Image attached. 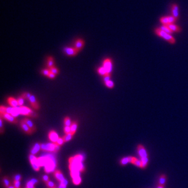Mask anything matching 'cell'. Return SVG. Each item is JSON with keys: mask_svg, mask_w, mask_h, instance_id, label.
I'll return each instance as SVG.
<instances>
[{"mask_svg": "<svg viewBox=\"0 0 188 188\" xmlns=\"http://www.w3.org/2000/svg\"><path fill=\"white\" fill-rule=\"evenodd\" d=\"M155 34H157V36L163 38V39L165 40L166 41H167V42H169L170 44H175V43L176 42V40L174 39V37L172 36V34L170 33H168L166 32L163 31V30L161 29L160 28H157L155 29Z\"/></svg>", "mask_w": 188, "mask_h": 188, "instance_id": "cell-1", "label": "cell"}, {"mask_svg": "<svg viewBox=\"0 0 188 188\" xmlns=\"http://www.w3.org/2000/svg\"><path fill=\"white\" fill-rule=\"evenodd\" d=\"M177 20L173 16H164L160 18V23L162 25H169L170 24H174L176 22Z\"/></svg>", "mask_w": 188, "mask_h": 188, "instance_id": "cell-2", "label": "cell"}, {"mask_svg": "<svg viewBox=\"0 0 188 188\" xmlns=\"http://www.w3.org/2000/svg\"><path fill=\"white\" fill-rule=\"evenodd\" d=\"M19 113L20 114H24V115L28 116L30 117H35L37 116V114L36 113L33 112L30 108H27L26 107H20L19 108Z\"/></svg>", "mask_w": 188, "mask_h": 188, "instance_id": "cell-3", "label": "cell"}, {"mask_svg": "<svg viewBox=\"0 0 188 188\" xmlns=\"http://www.w3.org/2000/svg\"><path fill=\"white\" fill-rule=\"evenodd\" d=\"M29 160L33 169L36 171H39L40 166L39 164V163H38V158H37L34 155L30 154L29 155Z\"/></svg>", "mask_w": 188, "mask_h": 188, "instance_id": "cell-4", "label": "cell"}, {"mask_svg": "<svg viewBox=\"0 0 188 188\" xmlns=\"http://www.w3.org/2000/svg\"><path fill=\"white\" fill-rule=\"evenodd\" d=\"M57 144L55 143L53 144H41V149L43 150L52 151V152H56V148Z\"/></svg>", "mask_w": 188, "mask_h": 188, "instance_id": "cell-5", "label": "cell"}, {"mask_svg": "<svg viewBox=\"0 0 188 188\" xmlns=\"http://www.w3.org/2000/svg\"><path fill=\"white\" fill-rule=\"evenodd\" d=\"M171 15L177 20L179 18V6L177 5V4H173L171 6Z\"/></svg>", "mask_w": 188, "mask_h": 188, "instance_id": "cell-6", "label": "cell"}, {"mask_svg": "<svg viewBox=\"0 0 188 188\" xmlns=\"http://www.w3.org/2000/svg\"><path fill=\"white\" fill-rule=\"evenodd\" d=\"M103 66H104L107 70V74H110L112 71V62L111 59H107L104 61Z\"/></svg>", "mask_w": 188, "mask_h": 188, "instance_id": "cell-7", "label": "cell"}, {"mask_svg": "<svg viewBox=\"0 0 188 188\" xmlns=\"http://www.w3.org/2000/svg\"><path fill=\"white\" fill-rule=\"evenodd\" d=\"M80 51L77 49L76 48H65L64 49V52L68 56H76Z\"/></svg>", "mask_w": 188, "mask_h": 188, "instance_id": "cell-8", "label": "cell"}, {"mask_svg": "<svg viewBox=\"0 0 188 188\" xmlns=\"http://www.w3.org/2000/svg\"><path fill=\"white\" fill-rule=\"evenodd\" d=\"M1 117H2V118L3 117L4 119L8 121L9 122L13 124H17L18 123L17 120L15 118V117L10 114L5 113L4 114H1Z\"/></svg>", "mask_w": 188, "mask_h": 188, "instance_id": "cell-9", "label": "cell"}, {"mask_svg": "<svg viewBox=\"0 0 188 188\" xmlns=\"http://www.w3.org/2000/svg\"><path fill=\"white\" fill-rule=\"evenodd\" d=\"M48 137L50 141H51V142H53V143L55 144L57 143V140H59V138L58 134L54 130L50 131V132L48 134Z\"/></svg>", "mask_w": 188, "mask_h": 188, "instance_id": "cell-10", "label": "cell"}, {"mask_svg": "<svg viewBox=\"0 0 188 188\" xmlns=\"http://www.w3.org/2000/svg\"><path fill=\"white\" fill-rule=\"evenodd\" d=\"M138 150L139 155L141 158H146L147 157V153L146 149H144L143 145H139L138 146Z\"/></svg>", "mask_w": 188, "mask_h": 188, "instance_id": "cell-11", "label": "cell"}, {"mask_svg": "<svg viewBox=\"0 0 188 188\" xmlns=\"http://www.w3.org/2000/svg\"><path fill=\"white\" fill-rule=\"evenodd\" d=\"M29 101L30 102V104H31L32 107L34 108V109L36 110H39L40 108V107H39V104H38V102H37V100H36V97H35L33 95H31V96H30L29 100Z\"/></svg>", "mask_w": 188, "mask_h": 188, "instance_id": "cell-12", "label": "cell"}, {"mask_svg": "<svg viewBox=\"0 0 188 188\" xmlns=\"http://www.w3.org/2000/svg\"><path fill=\"white\" fill-rule=\"evenodd\" d=\"M21 127L23 128V130L24 131V132L28 134H32L33 131H32V130L27 126V125L22 120V121L21 122Z\"/></svg>", "mask_w": 188, "mask_h": 188, "instance_id": "cell-13", "label": "cell"}, {"mask_svg": "<svg viewBox=\"0 0 188 188\" xmlns=\"http://www.w3.org/2000/svg\"><path fill=\"white\" fill-rule=\"evenodd\" d=\"M23 121L24 123L26 124L27 125V126H28L32 130V131L33 132H35V131H36L37 129H36V126H35L34 124L32 123V121H30V119H27V118L24 119Z\"/></svg>", "mask_w": 188, "mask_h": 188, "instance_id": "cell-14", "label": "cell"}, {"mask_svg": "<svg viewBox=\"0 0 188 188\" xmlns=\"http://www.w3.org/2000/svg\"><path fill=\"white\" fill-rule=\"evenodd\" d=\"M54 175L55 177L56 178L58 181H59L60 182H62V181H63L65 180V178H64L63 175L62 173L60 170H56L54 171Z\"/></svg>", "mask_w": 188, "mask_h": 188, "instance_id": "cell-15", "label": "cell"}, {"mask_svg": "<svg viewBox=\"0 0 188 188\" xmlns=\"http://www.w3.org/2000/svg\"><path fill=\"white\" fill-rule=\"evenodd\" d=\"M167 26L169 27V28L170 29V30H172L173 32L178 33V32H180L181 31V27H180L179 26L175 24V23L170 24H169V25H167Z\"/></svg>", "mask_w": 188, "mask_h": 188, "instance_id": "cell-16", "label": "cell"}, {"mask_svg": "<svg viewBox=\"0 0 188 188\" xmlns=\"http://www.w3.org/2000/svg\"><path fill=\"white\" fill-rule=\"evenodd\" d=\"M7 102H8V104L10 106L12 107V108H16L17 106L18 105V103L17 100L15 99L13 97H9L7 99Z\"/></svg>", "mask_w": 188, "mask_h": 188, "instance_id": "cell-17", "label": "cell"}, {"mask_svg": "<svg viewBox=\"0 0 188 188\" xmlns=\"http://www.w3.org/2000/svg\"><path fill=\"white\" fill-rule=\"evenodd\" d=\"M84 45V41L81 39H78L76 42V44H75V48L79 51H80L82 48H83Z\"/></svg>", "mask_w": 188, "mask_h": 188, "instance_id": "cell-18", "label": "cell"}, {"mask_svg": "<svg viewBox=\"0 0 188 188\" xmlns=\"http://www.w3.org/2000/svg\"><path fill=\"white\" fill-rule=\"evenodd\" d=\"M131 163H132V164L136 165V166H138V167H140L144 168V166H143V163H142L141 161V160H138L137 158H134V157H133V160H132V161H131Z\"/></svg>", "mask_w": 188, "mask_h": 188, "instance_id": "cell-19", "label": "cell"}, {"mask_svg": "<svg viewBox=\"0 0 188 188\" xmlns=\"http://www.w3.org/2000/svg\"><path fill=\"white\" fill-rule=\"evenodd\" d=\"M40 149H41V145L39 143L36 144L35 146H33V147L32 148V149L31 154H32V155H36V154H37L38 152H39V151L40 150Z\"/></svg>", "mask_w": 188, "mask_h": 188, "instance_id": "cell-20", "label": "cell"}, {"mask_svg": "<svg viewBox=\"0 0 188 188\" xmlns=\"http://www.w3.org/2000/svg\"><path fill=\"white\" fill-rule=\"evenodd\" d=\"M77 128V123L76 121H74L71 125V133L74 135L76 133Z\"/></svg>", "mask_w": 188, "mask_h": 188, "instance_id": "cell-21", "label": "cell"}, {"mask_svg": "<svg viewBox=\"0 0 188 188\" xmlns=\"http://www.w3.org/2000/svg\"><path fill=\"white\" fill-rule=\"evenodd\" d=\"M160 29L163 30V31L166 32H167L168 33H170V34L172 35V33H174L173 32L170 30V29L169 28V27L167 25H162L160 27Z\"/></svg>", "mask_w": 188, "mask_h": 188, "instance_id": "cell-22", "label": "cell"}, {"mask_svg": "<svg viewBox=\"0 0 188 188\" xmlns=\"http://www.w3.org/2000/svg\"><path fill=\"white\" fill-rule=\"evenodd\" d=\"M3 183L4 186H5L6 188H7L10 185V182L9 181V178L7 177H4L3 178Z\"/></svg>", "mask_w": 188, "mask_h": 188, "instance_id": "cell-23", "label": "cell"}, {"mask_svg": "<svg viewBox=\"0 0 188 188\" xmlns=\"http://www.w3.org/2000/svg\"><path fill=\"white\" fill-rule=\"evenodd\" d=\"M47 65H48V68H51L52 67L54 66V60H53V58L52 57H48V62H47Z\"/></svg>", "mask_w": 188, "mask_h": 188, "instance_id": "cell-24", "label": "cell"}, {"mask_svg": "<svg viewBox=\"0 0 188 188\" xmlns=\"http://www.w3.org/2000/svg\"><path fill=\"white\" fill-rule=\"evenodd\" d=\"M98 73L101 76H104L107 74V70L104 66H100L98 69Z\"/></svg>", "mask_w": 188, "mask_h": 188, "instance_id": "cell-25", "label": "cell"}, {"mask_svg": "<svg viewBox=\"0 0 188 188\" xmlns=\"http://www.w3.org/2000/svg\"><path fill=\"white\" fill-rule=\"evenodd\" d=\"M73 134H72L71 133H70L65 134V135L63 137V138L64 141H65V142H68L69 141L71 140V139L73 138Z\"/></svg>", "mask_w": 188, "mask_h": 188, "instance_id": "cell-26", "label": "cell"}, {"mask_svg": "<svg viewBox=\"0 0 188 188\" xmlns=\"http://www.w3.org/2000/svg\"><path fill=\"white\" fill-rule=\"evenodd\" d=\"M64 124H65V126H70L71 127V125L72 124L71 123V121L70 119V118L69 117H66L64 119Z\"/></svg>", "mask_w": 188, "mask_h": 188, "instance_id": "cell-27", "label": "cell"}, {"mask_svg": "<svg viewBox=\"0 0 188 188\" xmlns=\"http://www.w3.org/2000/svg\"><path fill=\"white\" fill-rule=\"evenodd\" d=\"M73 182L74 184H76V185H79V184L81 183L80 177H76V178H73Z\"/></svg>", "mask_w": 188, "mask_h": 188, "instance_id": "cell-28", "label": "cell"}, {"mask_svg": "<svg viewBox=\"0 0 188 188\" xmlns=\"http://www.w3.org/2000/svg\"><path fill=\"white\" fill-rule=\"evenodd\" d=\"M67 184H68V181H67L65 179L62 182H60L59 188H66Z\"/></svg>", "mask_w": 188, "mask_h": 188, "instance_id": "cell-29", "label": "cell"}, {"mask_svg": "<svg viewBox=\"0 0 188 188\" xmlns=\"http://www.w3.org/2000/svg\"><path fill=\"white\" fill-rule=\"evenodd\" d=\"M105 85H106V87H107L108 88H113V87H114L113 82L111 80H109V81H107V82H105Z\"/></svg>", "mask_w": 188, "mask_h": 188, "instance_id": "cell-30", "label": "cell"}, {"mask_svg": "<svg viewBox=\"0 0 188 188\" xmlns=\"http://www.w3.org/2000/svg\"><path fill=\"white\" fill-rule=\"evenodd\" d=\"M166 182V177L164 175H163L160 177V181H159V184H161V185H164Z\"/></svg>", "mask_w": 188, "mask_h": 188, "instance_id": "cell-31", "label": "cell"}, {"mask_svg": "<svg viewBox=\"0 0 188 188\" xmlns=\"http://www.w3.org/2000/svg\"><path fill=\"white\" fill-rule=\"evenodd\" d=\"M17 101H18V105H19V106H20V107H22L23 105V104H24V98L23 97H22V96H20V97L18 99Z\"/></svg>", "mask_w": 188, "mask_h": 188, "instance_id": "cell-32", "label": "cell"}, {"mask_svg": "<svg viewBox=\"0 0 188 188\" xmlns=\"http://www.w3.org/2000/svg\"><path fill=\"white\" fill-rule=\"evenodd\" d=\"M49 70L51 71V72H52L53 73H54V74H59V70H58V69L57 68H56V67L53 66L52 67V68H49Z\"/></svg>", "mask_w": 188, "mask_h": 188, "instance_id": "cell-33", "label": "cell"}, {"mask_svg": "<svg viewBox=\"0 0 188 188\" xmlns=\"http://www.w3.org/2000/svg\"><path fill=\"white\" fill-rule=\"evenodd\" d=\"M64 143H65V141H64L63 138H59V140H57V143H56V144H57L58 146H61Z\"/></svg>", "mask_w": 188, "mask_h": 188, "instance_id": "cell-34", "label": "cell"}, {"mask_svg": "<svg viewBox=\"0 0 188 188\" xmlns=\"http://www.w3.org/2000/svg\"><path fill=\"white\" fill-rule=\"evenodd\" d=\"M128 163H130L129 158H128V157H126V158H123V160H121V164L122 165H125Z\"/></svg>", "mask_w": 188, "mask_h": 188, "instance_id": "cell-35", "label": "cell"}, {"mask_svg": "<svg viewBox=\"0 0 188 188\" xmlns=\"http://www.w3.org/2000/svg\"><path fill=\"white\" fill-rule=\"evenodd\" d=\"M46 184L47 187H49V188H53L54 187H55V186H56L54 183H53L52 181H50V180L48 181V182H47L46 183Z\"/></svg>", "mask_w": 188, "mask_h": 188, "instance_id": "cell-36", "label": "cell"}, {"mask_svg": "<svg viewBox=\"0 0 188 188\" xmlns=\"http://www.w3.org/2000/svg\"><path fill=\"white\" fill-rule=\"evenodd\" d=\"M21 96H22V97H23L24 99H27V100H29L30 96H31V94H30L29 93H24L22 94V95H21Z\"/></svg>", "mask_w": 188, "mask_h": 188, "instance_id": "cell-37", "label": "cell"}, {"mask_svg": "<svg viewBox=\"0 0 188 188\" xmlns=\"http://www.w3.org/2000/svg\"><path fill=\"white\" fill-rule=\"evenodd\" d=\"M141 161L142 163H143V164L144 166V167L148 163L147 157H146V158H141Z\"/></svg>", "mask_w": 188, "mask_h": 188, "instance_id": "cell-38", "label": "cell"}, {"mask_svg": "<svg viewBox=\"0 0 188 188\" xmlns=\"http://www.w3.org/2000/svg\"><path fill=\"white\" fill-rule=\"evenodd\" d=\"M21 175L20 174H16L13 177V181H20L21 180Z\"/></svg>", "mask_w": 188, "mask_h": 188, "instance_id": "cell-39", "label": "cell"}, {"mask_svg": "<svg viewBox=\"0 0 188 188\" xmlns=\"http://www.w3.org/2000/svg\"><path fill=\"white\" fill-rule=\"evenodd\" d=\"M42 73L43 75H45V76H48V77L49 74L50 73V70H48V69H45V70H42Z\"/></svg>", "mask_w": 188, "mask_h": 188, "instance_id": "cell-40", "label": "cell"}, {"mask_svg": "<svg viewBox=\"0 0 188 188\" xmlns=\"http://www.w3.org/2000/svg\"><path fill=\"white\" fill-rule=\"evenodd\" d=\"M110 77H111L110 74H106L104 76V81L105 82H107V81L110 80Z\"/></svg>", "mask_w": 188, "mask_h": 188, "instance_id": "cell-41", "label": "cell"}, {"mask_svg": "<svg viewBox=\"0 0 188 188\" xmlns=\"http://www.w3.org/2000/svg\"><path fill=\"white\" fill-rule=\"evenodd\" d=\"M64 131H65L66 134L70 133H71V127L65 126V128H64Z\"/></svg>", "mask_w": 188, "mask_h": 188, "instance_id": "cell-42", "label": "cell"}, {"mask_svg": "<svg viewBox=\"0 0 188 188\" xmlns=\"http://www.w3.org/2000/svg\"><path fill=\"white\" fill-rule=\"evenodd\" d=\"M0 132L1 134L3 133L4 132V128H3V118L1 117V119H0Z\"/></svg>", "mask_w": 188, "mask_h": 188, "instance_id": "cell-43", "label": "cell"}, {"mask_svg": "<svg viewBox=\"0 0 188 188\" xmlns=\"http://www.w3.org/2000/svg\"><path fill=\"white\" fill-rule=\"evenodd\" d=\"M0 113H1V114L6 113V107L4 106H1V107H0Z\"/></svg>", "mask_w": 188, "mask_h": 188, "instance_id": "cell-44", "label": "cell"}, {"mask_svg": "<svg viewBox=\"0 0 188 188\" xmlns=\"http://www.w3.org/2000/svg\"><path fill=\"white\" fill-rule=\"evenodd\" d=\"M13 186L15 188H20V181H13Z\"/></svg>", "mask_w": 188, "mask_h": 188, "instance_id": "cell-45", "label": "cell"}, {"mask_svg": "<svg viewBox=\"0 0 188 188\" xmlns=\"http://www.w3.org/2000/svg\"><path fill=\"white\" fill-rule=\"evenodd\" d=\"M26 186H27V188H36L34 187V184H33L30 181H28V182L27 183Z\"/></svg>", "mask_w": 188, "mask_h": 188, "instance_id": "cell-46", "label": "cell"}, {"mask_svg": "<svg viewBox=\"0 0 188 188\" xmlns=\"http://www.w3.org/2000/svg\"><path fill=\"white\" fill-rule=\"evenodd\" d=\"M42 179L43 180V181H45L46 183L49 181V177L48 176V175H44V176L43 177Z\"/></svg>", "mask_w": 188, "mask_h": 188, "instance_id": "cell-47", "label": "cell"}, {"mask_svg": "<svg viewBox=\"0 0 188 188\" xmlns=\"http://www.w3.org/2000/svg\"><path fill=\"white\" fill-rule=\"evenodd\" d=\"M55 77H56V74H54V73H53L52 72H51V71H50V73L49 74L48 77H49L50 79H54Z\"/></svg>", "mask_w": 188, "mask_h": 188, "instance_id": "cell-48", "label": "cell"}, {"mask_svg": "<svg viewBox=\"0 0 188 188\" xmlns=\"http://www.w3.org/2000/svg\"><path fill=\"white\" fill-rule=\"evenodd\" d=\"M30 181H31V183H32L33 184H37V183H39V181H38V180H37V179H34V178H33V179L30 180Z\"/></svg>", "mask_w": 188, "mask_h": 188, "instance_id": "cell-49", "label": "cell"}, {"mask_svg": "<svg viewBox=\"0 0 188 188\" xmlns=\"http://www.w3.org/2000/svg\"><path fill=\"white\" fill-rule=\"evenodd\" d=\"M158 188H164V185H161V184H159L158 186Z\"/></svg>", "mask_w": 188, "mask_h": 188, "instance_id": "cell-50", "label": "cell"}, {"mask_svg": "<svg viewBox=\"0 0 188 188\" xmlns=\"http://www.w3.org/2000/svg\"><path fill=\"white\" fill-rule=\"evenodd\" d=\"M7 188H15V186H13V185H12V184H10V185L9 186V187H7Z\"/></svg>", "mask_w": 188, "mask_h": 188, "instance_id": "cell-51", "label": "cell"}, {"mask_svg": "<svg viewBox=\"0 0 188 188\" xmlns=\"http://www.w3.org/2000/svg\"><path fill=\"white\" fill-rule=\"evenodd\" d=\"M53 188H57V186H55V187H53Z\"/></svg>", "mask_w": 188, "mask_h": 188, "instance_id": "cell-52", "label": "cell"}, {"mask_svg": "<svg viewBox=\"0 0 188 188\" xmlns=\"http://www.w3.org/2000/svg\"><path fill=\"white\" fill-rule=\"evenodd\" d=\"M26 188H27V187H26Z\"/></svg>", "mask_w": 188, "mask_h": 188, "instance_id": "cell-53", "label": "cell"}]
</instances>
